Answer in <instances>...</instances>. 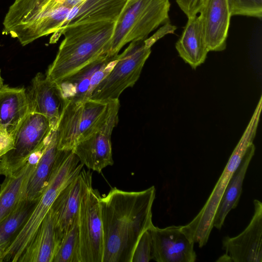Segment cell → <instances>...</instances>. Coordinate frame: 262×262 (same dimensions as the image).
Returning a JSON list of instances; mask_svg holds the SVG:
<instances>
[{
    "mask_svg": "<svg viewBox=\"0 0 262 262\" xmlns=\"http://www.w3.org/2000/svg\"><path fill=\"white\" fill-rule=\"evenodd\" d=\"M199 13L209 51L224 50L231 17L228 1L207 0Z\"/></svg>",
    "mask_w": 262,
    "mask_h": 262,
    "instance_id": "cell-16",
    "label": "cell"
},
{
    "mask_svg": "<svg viewBox=\"0 0 262 262\" xmlns=\"http://www.w3.org/2000/svg\"><path fill=\"white\" fill-rule=\"evenodd\" d=\"M36 202L23 198L11 213L0 223V247H4L7 250L25 224Z\"/></svg>",
    "mask_w": 262,
    "mask_h": 262,
    "instance_id": "cell-25",
    "label": "cell"
},
{
    "mask_svg": "<svg viewBox=\"0 0 262 262\" xmlns=\"http://www.w3.org/2000/svg\"><path fill=\"white\" fill-rule=\"evenodd\" d=\"M156 188L139 191L112 188L100 199L103 234L102 262H131L142 233L154 224Z\"/></svg>",
    "mask_w": 262,
    "mask_h": 262,
    "instance_id": "cell-1",
    "label": "cell"
},
{
    "mask_svg": "<svg viewBox=\"0 0 262 262\" xmlns=\"http://www.w3.org/2000/svg\"><path fill=\"white\" fill-rule=\"evenodd\" d=\"M28 94L30 112L45 116L49 120L52 130L56 129L63 105L58 85L46 75L38 73L32 79Z\"/></svg>",
    "mask_w": 262,
    "mask_h": 262,
    "instance_id": "cell-19",
    "label": "cell"
},
{
    "mask_svg": "<svg viewBox=\"0 0 262 262\" xmlns=\"http://www.w3.org/2000/svg\"><path fill=\"white\" fill-rule=\"evenodd\" d=\"M231 16L243 15L261 18L262 0H228Z\"/></svg>",
    "mask_w": 262,
    "mask_h": 262,
    "instance_id": "cell-27",
    "label": "cell"
},
{
    "mask_svg": "<svg viewBox=\"0 0 262 262\" xmlns=\"http://www.w3.org/2000/svg\"><path fill=\"white\" fill-rule=\"evenodd\" d=\"M6 248L4 247H0V262H3L4 254Z\"/></svg>",
    "mask_w": 262,
    "mask_h": 262,
    "instance_id": "cell-32",
    "label": "cell"
},
{
    "mask_svg": "<svg viewBox=\"0 0 262 262\" xmlns=\"http://www.w3.org/2000/svg\"><path fill=\"white\" fill-rule=\"evenodd\" d=\"M116 21H100L70 26L46 76L58 85L63 79L102 55H107Z\"/></svg>",
    "mask_w": 262,
    "mask_h": 262,
    "instance_id": "cell-2",
    "label": "cell"
},
{
    "mask_svg": "<svg viewBox=\"0 0 262 262\" xmlns=\"http://www.w3.org/2000/svg\"><path fill=\"white\" fill-rule=\"evenodd\" d=\"M59 243L55 220L50 210L17 262H53Z\"/></svg>",
    "mask_w": 262,
    "mask_h": 262,
    "instance_id": "cell-20",
    "label": "cell"
},
{
    "mask_svg": "<svg viewBox=\"0 0 262 262\" xmlns=\"http://www.w3.org/2000/svg\"><path fill=\"white\" fill-rule=\"evenodd\" d=\"M152 258V239L148 229L140 237L135 248L131 262H148Z\"/></svg>",
    "mask_w": 262,
    "mask_h": 262,
    "instance_id": "cell-28",
    "label": "cell"
},
{
    "mask_svg": "<svg viewBox=\"0 0 262 262\" xmlns=\"http://www.w3.org/2000/svg\"><path fill=\"white\" fill-rule=\"evenodd\" d=\"M53 262H80L78 215L59 242Z\"/></svg>",
    "mask_w": 262,
    "mask_h": 262,
    "instance_id": "cell-26",
    "label": "cell"
},
{
    "mask_svg": "<svg viewBox=\"0 0 262 262\" xmlns=\"http://www.w3.org/2000/svg\"><path fill=\"white\" fill-rule=\"evenodd\" d=\"M127 0H81L73 6L61 29L52 34L50 41L56 43L65 28L82 24L116 21Z\"/></svg>",
    "mask_w": 262,
    "mask_h": 262,
    "instance_id": "cell-17",
    "label": "cell"
},
{
    "mask_svg": "<svg viewBox=\"0 0 262 262\" xmlns=\"http://www.w3.org/2000/svg\"><path fill=\"white\" fill-rule=\"evenodd\" d=\"M207 0H176L177 4L187 17L196 15Z\"/></svg>",
    "mask_w": 262,
    "mask_h": 262,
    "instance_id": "cell-29",
    "label": "cell"
},
{
    "mask_svg": "<svg viewBox=\"0 0 262 262\" xmlns=\"http://www.w3.org/2000/svg\"><path fill=\"white\" fill-rule=\"evenodd\" d=\"M58 143L56 129L52 131L36 167L28 180L25 193V198L28 200L37 201L47 186L59 153Z\"/></svg>",
    "mask_w": 262,
    "mask_h": 262,
    "instance_id": "cell-23",
    "label": "cell"
},
{
    "mask_svg": "<svg viewBox=\"0 0 262 262\" xmlns=\"http://www.w3.org/2000/svg\"><path fill=\"white\" fill-rule=\"evenodd\" d=\"M255 147L252 144L247 150L240 164L230 178L220 202L216 211L213 227L220 230L224 225L225 219L233 209L238 205L242 191L244 180L252 157Z\"/></svg>",
    "mask_w": 262,
    "mask_h": 262,
    "instance_id": "cell-24",
    "label": "cell"
},
{
    "mask_svg": "<svg viewBox=\"0 0 262 262\" xmlns=\"http://www.w3.org/2000/svg\"><path fill=\"white\" fill-rule=\"evenodd\" d=\"M120 107L119 99L109 101L102 115L72 149L89 169L100 173L106 167L113 165L111 136L118 122Z\"/></svg>",
    "mask_w": 262,
    "mask_h": 262,
    "instance_id": "cell-7",
    "label": "cell"
},
{
    "mask_svg": "<svg viewBox=\"0 0 262 262\" xmlns=\"http://www.w3.org/2000/svg\"><path fill=\"white\" fill-rule=\"evenodd\" d=\"M14 147V136L0 128V158Z\"/></svg>",
    "mask_w": 262,
    "mask_h": 262,
    "instance_id": "cell-30",
    "label": "cell"
},
{
    "mask_svg": "<svg viewBox=\"0 0 262 262\" xmlns=\"http://www.w3.org/2000/svg\"><path fill=\"white\" fill-rule=\"evenodd\" d=\"M66 0H14L4 18L3 33L25 46L54 34L62 27L72 8Z\"/></svg>",
    "mask_w": 262,
    "mask_h": 262,
    "instance_id": "cell-3",
    "label": "cell"
},
{
    "mask_svg": "<svg viewBox=\"0 0 262 262\" xmlns=\"http://www.w3.org/2000/svg\"><path fill=\"white\" fill-rule=\"evenodd\" d=\"M100 198L98 190L92 187L80 205L78 213L80 262H102L103 234Z\"/></svg>",
    "mask_w": 262,
    "mask_h": 262,
    "instance_id": "cell-11",
    "label": "cell"
},
{
    "mask_svg": "<svg viewBox=\"0 0 262 262\" xmlns=\"http://www.w3.org/2000/svg\"><path fill=\"white\" fill-rule=\"evenodd\" d=\"M176 29V27L174 26L171 25L169 22H167L151 37L147 38L144 41L147 46L151 47L160 38L167 34L173 33Z\"/></svg>",
    "mask_w": 262,
    "mask_h": 262,
    "instance_id": "cell-31",
    "label": "cell"
},
{
    "mask_svg": "<svg viewBox=\"0 0 262 262\" xmlns=\"http://www.w3.org/2000/svg\"><path fill=\"white\" fill-rule=\"evenodd\" d=\"M176 49L181 58L192 69L204 62L209 51L199 15L188 17L182 35L176 43Z\"/></svg>",
    "mask_w": 262,
    "mask_h": 262,
    "instance_id": "cell-22",
    "label": "cell"
},
{
    "mask_svg": "<svg viewBox=\"0 0 262 262\" xmlns=\"http://www.w3.org/2000/svg\"><path fill=\"white\" fill-rule=\"evenodd\" d=\"M169 0H127L117 20L108 57L118 54L127 43L146 39L161 24L169 22Z\"/></svg>",
    "mask_w": 262,
    "mask_h": 262,
    "instance_id": "cell-6",
    "label": "cell"
},
{
    "mask_svg": "<svg viewBox=\"0 0 262 262\" xmlns=\"http://www.w3.org/2000/svg\"><path fill=\"white\" fill-rule=\"evenodd\" d=\"M108 101L91 99L76 101L63 100L57 128L58 149L72 150L83 135L105 111Z\"/></svg>",
    "mask_w": 262,
    "mask_h": 262,
    "instance_id": "cell-10",
    "label": "cell"
},
{
    "mask_svg": "<svg viewBox=\"0 0 262 262\" xmlns=\"http://www.w3.org/2000/svg\"><path fill=\"white\" fill-rule=\"evenodd\" d=\"M30 112L26 90L4 84L0 89V128L14 135Z\"/></svg>",
    "mask_w": 262,
    "mask_h": 262,
    "instance_id": "cell-21",
    "label": "cell"
},
{
    "mask_svg": "<svg viewBox=\"0 0 262 262\" xmlns=\"http://www.w3.org/2000/svg\"><path fill=\"white\" fill-rule=\"evenodd\" d=\"M83 166L72 150H59L48 184L25 224L6 250L4 261L17 262L60 191Z\"/></svg>",
    "mask_w": 262,
    "mask_h": 262,
    "instance_id": "cell-4",
    "label": "cell"
},
{
    "mask_svg": "<svg viewBox=\"0 0 262 262\" xmlns=\"http://www.w3.org/2000/svg\"><path fill=\"white\" fill-rule=\"evenodd\" d=\"M92 173L83 168L59 193L50 210L60 242L77 217L82 199L92 187Z\"/></svg>",
    "mask_w": 262,
    "mask_h": 262,
    "instance_id": "cell-13",
    "label": "cell"
},
{
    "mask_svg": "<svg viewBox=\"0 0 262 262\" xmlns=\"http://www.w3.org/2000/svg\"><path fill=\"white\" fill-rule=\"evenodd\" d=\"M144 40L129 42L117 55L111 71L97 85L90 99L101 101L119 99L125 89L134 85L151 53V47Z\"/></svg>",
    "mask_w": 262,
    "mask_h": 262,
    "instance_id": "cell-8",
    "label": "cell"
},
{
    "mask_svg": "<svg viewBox=\"0 0 262 262\" xmlns=\"http://www.w3.org/2000/svg\"><path fill=\"white\" fill-rule=\"evenodd\" d=\"M46 145V143L34 151L17 170L5 176L0 185V223L25 198L28 180L36 168Z\"/></svg>",
    "mask_w": 262,
    "mask_h": 262,
    "instance_id": "cell-18",
    "label": "cell"
},
{
    "mask_svg": "<svg viewBox=\"0 0 262 262\" xmlns=\"http://www.w3.org/2000/svg\"><path fill=\"white\" fill-rule=\"evenodd\" d=\"M4 85V79L2 77L1 71L0 70V89Z\"/></svg>",
    "mask_w": 262,
    "mask_h": 262,
    "instance_id": "cell-33",
    "label": "cell"
},
{
    "mask_svg": "<svg viewBox=\"0 0 262 262\" xmlns=\"http://www.w3.org/2000/svg\"><path fill=\"white\" fill-rule=\"evenodd\" d=\"M253 205V215L244 231L222 241V248L231 261L262 262V203L255 199Z\"/></svg>",
    "mask_w": 262,
    "mask_h": 262,
    "instance_id": "cell-15",
    "label": "cell"
},
{
    "mask_svg": "<svg viewBox=\"0 0 262 262\" xmlns=\"http://www.w3.org/2000/svg\"><path fill=\"white\" fill-rule=\"evenodd\" d=\"M115 56H101L63 79L58 85L63 100L90 99L96 87L113 69Z\"/></svg>",
    "mask_w": 262,
    "mask_h": 262,
    "instance_id": "cell-14",
    "label": "cell"
},
{
    "mask_svg": "<svg viewBox=\"0 0 262 262\" xmlns=\"http://www.w3.org/2000/svg\"><path fill=\"white\" fill-rule=\"evenodd\" d=\"M152 245V259L157 262H194L196 254L193 240L183 226L160 228L154 225L149 229Z\"/></svg>",
    "mask_w": 262,
    "mask_h": 262,
    "instance_id": "cell-12",
    "label": "cell"
},
{
    "mask_svg": "<svg viewBox=\"0 0 262 262\" xmlns=\"http://www.w3.org/2000/svg\"><path fill=\"white\" fill-rule=\"evenodd\" d=\"M262 106L260 98L255 111L242 137L231 155L210 195L198 214L188 224L183 225L185 232L198 243L200 248L207 243L216 211L232 174L240 164L249 147L253 144Z\"/></svg>",
    "mask_w": 262,
    "mask_h": 262,
    "instance_id": "cell-5",
    "label": "cell"
},
{
    "mask_svg": "<svg viewBox=\"0 0 262 262\" xmlns=\"http://www.w3.org/2000/svg\"><path fill=\"white\" fill-rule=\"evenodd\" d=\"M52 130L47 118L30 112L14 135L13 148L0 158V175L6 176L17 170L45 144Z\"/></svg>",
    "mask_w": 262,
    "mask_h": 262,
    "instance_id": "cell-9",
    "label": "cell"
}]
</instances>
